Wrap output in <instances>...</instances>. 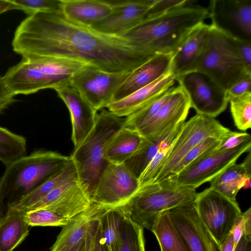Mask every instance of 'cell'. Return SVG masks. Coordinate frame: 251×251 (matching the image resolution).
I'll return each mask as SVG.
<instances>
[{"label":"cell","mask_w":251,"mask_h":251,"mask_svg":"<svg viewBox=\"0 0 251 251\" xmlns=\"http://www.w3.org/2000/svg\"><path fill=\"white\" fill-rule=\"evenodd\" d=\"M12 46L22 57H65L110 72H131L155 55L141 50L124 36L73 23L61 12L28 15L16 28Z\"/></svg>","instance_id":"cell-1"},{"label":"cell","mask_w":251,"mask_h":251,"mask_svg":"<svg viewBox=\"0 0 251 251\" xmlns=\"http://www.w3.org/2000/svg\"><path fill=\"white\" fill-rule=\"evenodd\" d=\"M207 18V8L190 3L148 17L122 36L147 53L172 54Z\"/></svg>","instance_id":"cell-2"},{"label":"cell","mask_w":251,"mask_h":251,"mask_svg":"<svg viewBox=\"0 0 251 251\" xmlns=\"http://www.w3.org/2000/svg\"><path fill=\"white\" fill-rule=\"evenodd\" d=\"M70 158L56 151L36 150L5 166L0 177V219Z\"/></svg>","instance_id":"cell-3"},{"label":"cell","mask_w":251,"mask_h":251,"mask_svg":"<svg viewBox=\"0 0 251 251\" xmlns=\"http://www.w3.org/2000/svg\"><path fill=\"white\" fill-rule=\"evenodd\" d=\"M87 63L55 56L22 57L2 77L14 95H29L47 88L54 90L68 85L74 75Z\"/></svg>","instance_id":"cell-4"},{"label":"cell","mask_w":251,"mask_h":251,"mask_svg":"<svg viewBox=\"0 0 251 251\" xmlns=\"http://www.w3.org/2000/svg\"><path fill=\"white\" fill-rule=\"evenodd\" d=\"M197 194L195 188L166 179L139 187L122 206L133 222L151 231L162 213L193 204Z\"/></svg>","instance_id":"cell-5"},{"label":"cell","mask_w":251,"mask_h":251,"mask_svg":"<svg viewBox=\"0 0 251 251\" xmlns=\"http://www.w3.org/2000/svg\"><path fill=\"white\" fill-rule=\"evenodd\" d=\"M124 126V119L108 110L98 113L93 128L71 155L77 169L79 180L90 195L109 162L105 154L115 135Z\"/></svg>","instance_id":"cell-6"},{"label":"cell","mask_w":251,"mask_h":251,"mask_svg":"<svg viewBox=\"0 0 251 251\" xmlns=\"http://www.w3.org/2000/svg\"><path fill=\"white\" fill-rule=\"evenodd\" d=\"M194 70L206 74L226 91L251 75L239 57L234 39L211 25L206 48Z\"/></svg>","instance_id":"cell-7"},{"label":"cell","mask_w":251,"mask_h":251,"mask_svg":"<svg viewBox=\"0 0 251 251\" xmlns=\"http://www.w3.org/2000/svg\"><path fill=\"white\" fill-rule=\"evenodd\" d=\"M193 203L199 218L219 249L241 217L238 204L210 187L197 193Z\"/></svg>","instance_id":"cell-8"},{"label":"cell","mask_w":251,"mask_h":251,"mask_svg":"<svg viewBox=\"0 0 251 251\" xmlns=\"http://www.w3.org/2000/svg\"><path fill=\"white\" fill-rule=\"evenodd\" d=\"M229 130L214 118L199 114L184 122L153 182L160 181L170 176L181 158L204 139L210 137L220 139Z\"/></svg>","instance_id":"cell-9"},{"label":"cell","mask_w":251,"mask_h":251,"mask_svg":"<svg viewBox=\"0 0 251 251\" xmlns=\"http://www.w3.org/2000/svg\"><path fill=\"white\" fill-rule=\"evenodd\" d=\"M131 72H107L87 64L74 75L70 85L98 111L112 102L116 91Z\"/></svg>","instance_id":"cell-10"},{"label":"cell","mask_w":251,"mask_h":251,"mask_svg":"<svg viewBox=\"0 0 251 251\" xmlns=\"http://www.w3.org/2000/svg\"><path fill=\"white\" fill-rule=\"evenodd\" d=\"M197 114L215 118L228 103L226 91L206 74L194 70L176 77Z\"/></svg>","instance_id":"cell-11"},{"label":"cell","mask_w":251,"mask_h":251,"mask_svg":"<svg viewBox=\"0 0 251 251\" xmlns=\"http://www.w3.org/2000/svg\"><path fill=\"white\" fill-rule=\"evenodd\" d=\"M251 141L233 149L217 151L212 150L193 162L178 174L167 179L177 184L196 189L206 182H210L244 153L250 151Z\"/></svg>","instance_id":"cell-12"},{"label":"cell","mask_w":251,"mask_h":251,"mask_svg":"<svg viewBox=\"0 0 251 251\" xmlns=\"http://www.w3.org/2000/svg\"><path fill=\"white\" fill-rule=\"evenodd\" d=\"M139 187L138 178L124 163H109L100 176L90 197L93 203L107 207L121 206Z\"/></svg>","instance_id":"cell-13"},{"label":"cell","mask_w":251,"mask_h":251,"mask_svg":"<svg viewBox=\"0 0 251 251\" xmlns=\"http://www.w3.org/2000/svg\"><path fill=\"white\" fill-rule=\"evenodd\" d=\"M208 11L212 26L235 39L251 41V0H212Z\"/></svg>","instance_id":"cell-14"},{"label":"cell","mask_w":251,"mask_h":251,"mask_svg":"<svg viewBox=\"0 0 251 251\" xmlns=\"http://www.w3.org/2000/svg\"><path fill=\"white\" fill-rule=\"evenodd\" d=\"M110 14L90 27L103 33L122 36L147 17L153 0H108Z\"/></svg>","instance_id":"cell-15"},{"label":"cell","mask_w":251,"mask_h":251,"mask_svg":"<svg viewBox=\"0 0 251 251\" xmlns=\"http://www.w3.org/2000/svg\"><path fill=\"white\" fill-rule=\"evenodd\" d=\"M172 223L189 251H219L194 203L169 211Z\"/></svg>","instance_id":"cell-16"},{"label":"cell","mask_w":251,"mask_h":251,"mask_svg":"<svg viewBox=\"0 0 251 251\" xmlns=\"http://www.w3.org/2000/svg\"><path fill=\"white\" fill-rule=\"evenodd\" d=\"M71 115L72 139L75 148L80 145L95 126L97 111L70 83L54 89Z\"/></svg>","instance_id":"cell-17"},{"label":"cell","mask_w":251,"mask_h":251,"mask_svg":"<svg viewBox=\"0 0 251 251\" xmlns=\"http://www.w3.org/2000/svg\"><path fill=\"white\" fill-rule=\"evenodd\" d=\"M210 29V25L200 24L172 54L170 71L176 77L194 70L206 48Z\"/></svg>","instance_id":"cell-18"},{"label":"cell","mask_w":251,"mask_h":251,"mask_svg":"<svg viewBox=\"0 0 251 251\" xmlns=\"http://www.w3.org/2000/svg\"><path fill=\"white\" fill-rule=\"evenodd\" d=\"M190 108V101L183 89L179 85L174 87L169 99L139 133L144 137L158 136L167 129L185 121Z\"/></svg>","instance_id":"cell-19"},{"label":"cell","mask_w":251,"mask_h":251,"mask_svg":"<svg viewBox=\"0 0 251 251\" xmlns=\"http://www.w3.org/2000/svg\"><path fill=\"white\" fill-rule=\"evenodd\" d=\"M171 59L172 54H157L134 69L118 88L112 102L127 97L168 73Z\"/></svg>","instance_id":"cell-20"},{"label":"cell","mask_w":251,"mask_h":251,"mask_svg":"<svg viewBox=\"0 0 251 251\" xmlns=\"http://www.w3.org/2000/svg\"><path fill=\"white\" fill-rule=\"evenodd\" d=\"M175 81V75L170 71L127 97L111 102L107 108L110 112L119 117H127L143 108L159 95L173 87Z\"/></svg>","instance_id":"cell-21"},{"label":"cell","mask_w":251,"mask_h":251,"mask_svg":"<svg viewBox=\"0 0 251 251\" xmlns=\"http://www.w3.org/2000/svg\"><path fill=\"white\" fill-rule=\"evenodd\" d=\"M106 208L92 203L88 209L70 219L63 226L50 251H66L80 242L87 235L92 222Z\"/></svg>","instance_id":"cell-22"},{"label":"cell","mask_w":251,"mask_h":251,"mask_svg":"<svg viewBox=\"0 0 251 251\" xmlns=\"http://www.w3.org/2000/svg\"><path fill=\"white\" fill-rule=\"evenodd\" d=\"M251 156L250 152L244 162L231 164L210 182V188L228 199L236 201L239 191L251 188Z\"/></svg>","instance_id":"cell-23"},{"label":"cell","mask_w":251,"mask_h":251,"mask_svg":"<svg viewBox=\"0 0 251 251\" xmlns=\"http://www.w3.org/2000/svg\"><path fill=\"white\" fill-rule=\"evenodd\" d=\"M61 12L69 21L90 27L101 21L111 12L108 0H61Z\"/></svg>","instance_id":"cell-24"},{"label":"cell","mask_w":251,"mask_h":251,"mask_svg":"<svg viewBox=\"0 0 251 251\" xmlns=\"http://www.w3.org/2000/svg\"><path fill=\"white\" fill-rule=\"evenodd\" d=\"M77 179H79L77 169L71 157L70 160L60 170L12 207L25 212L31 206L53 190Z\"/></svg>","instance_id":"cell-25"},{"label":"cell","mask_w":251,"mask_h":251,"mask_svg":"<svg viewBox=\"0 0 251 251\" xmlns=\"http://www.w3.org/2000/svg\"><path fill=\"white\" fill-rule=\"evenodd\" d=\"M25 212L10 207L0 219V251H13L29 234V226L24 219Z\"/></svg>","instance_id":"cell-26"},{"label":"cell","mask_w":251,"mask_h":251,"mask_svg":"<svg viewBox=\"0 0 251 251\" xmlns=\"http://www.w3.org/2000/svg\"><path fill=\"white\" fill-rule=\"evenodd\" d=\"M176 125L167 129L158 136H142L137 150L124 163L137 178H138Z\"/></svg>","instance_id":"cell-27"},{"label":"cell","mask_w":251,"mask_h":251,"mask_svg":"<svg viewBox=\"0 0 251 251\" xmlns=\"http://www.w3.org/2000/svg\"><path fill=\"white\" fill-rule=\"evenodd\" d=\"M142 136L136 130L124 126L113 137L107 149L105 157L109 163L122 164L137 150Z\"/></svg>","instance_id":"cell-28"},{"label":"cell","mask_w":251,"mask_h":251,"mask_svg":"<svg viewBox=\"0 0 251 251\" xmlns=\"http://www.w3.org/2000/svg\"><path fill=\"white\" fill-rule=\"evenodd\" d=\"M126 214L122 206L107 207L100 214L102 237L109 251H116Z\"/></svg>","instance_id":"cell-29"},{"label":"cell","mask_w":251,"mask_h":251,"mask_svg":"<svg viewBox=\"0 0 251 251\" xmlns=\"http://www.w3.org/2000/svg\"><path fill=\"white\" fill-rule=\"evenodd\" d=\"M151 231L156 237L161 251H189L175 229L169 211L158 217Z\"/></svg>","instance_id":"cell-30"},{"label":"cell","mask_w":251,"mask_h":251,"mask_svg":"<svg viewBox=\"0 0 251 251\" xmlns=\"http://www.w3.org/2000/svg\"><path fill=\"white\" fill-rule=\"evenodd\" d=\"M184 123V121L180 122L175 126L140 175L138 178L139 187L154 181L164 164L171 147L178 135Z\"/></svg>","instance_id":"cell-31"},{"label":"cell","mask_w":251,"mask_h":251,"mask_svg":"<svg viewBox=\"0 0 251 251\" xmlns=\"http://www.w3.org/2000/svg\"><path fill=\"white\" fill-rule=\"evenodd\" d=\"M26 154V138L0 126V161L6 166Z\"/></svg>","instance_id":"cell-32"},{"label":"cell","mask_w":251,"mask_h":251,"mask_svg":"<svg viewBox=\"0 0 251 251\" xmlns=\"http://www.w3.org/2000/svg\"><path fill=\"white\" fill-rule=\"evenodd\" d=\"M172 87L163 92L143 108L124 119V126L137 131L144 129L170 97Z\"/></svg>","instance_id":"cell-33"},{"label":"cell","mask_w":251,"mask_h":251,"mask_svg":"<svg viewBox=\"0 0 251 251\" xmlns=\"http://www.w3.org/2000/svg\"><path fill=\"white\" fill-rule=\"evenodd\" d=\"M143 229L126 215L116 251H146Z\"/></svg>","instance_id":"cell-34"},{"label":"cell","mask_w":251,"mask_h":251,"mask_svg":"<svg viewBox=\"0 0 251 251\" xmlns=\"http://www.w3.org/2000/svg\"><path fill=\"white\" fill-rule=\"evenodd\" d=\"M233 121L237 128L246 131L251 127V92L230 97L228 100Z\"/></svg>","instance_id":"cell-35"},{"label":"cell","mask_w":251,"mask_h":251,"mask_svg":"<svg viewBox=\"0 0 251 251\" xmlns=\"http://www.w3.org/2000/svg\"><path fill=\"white\" fill-rule=\"evenodd\" d=\"M220 142V139L215 137H210L204 139L181 158L174 169L171 176L178 174L207 152L217 148Z\"/></svg>","instance_id":"cell-36"},{"label":"cell","mask_w":251,"mask_h":251,"mask_svg":"<svg viewBox=\"0 0 251 251\" xmlns=\"http://www.w3.org/2000/svg\"><path fill=\"white\" fill-rule=\"evenodd\" d=\"M24 219L29 226H63L69 220L46 209L29 210L25 213Z\"/></svg>","instance_id":"cell-37"},{"label":"cell","mask_w":251,"mask_h":251,"mask_svg":"<svg viewBox=\"0 0 251 251\" xmlns=\"http://www.w3.org/2000/svg\"><path fill=\"white\" fill-rule=\"evenodd\" d=\"M17 10L28 15L40 12H61V0H11Z\"/></svg>","instance_id":"cell-38"},{"label":"cell","mask_w":251,"mask_h":251,"mask_svg":"<svg viewBox=\"0 0 251 251\" xmlns=\"http://www.w3.org/2000/svg\"><path fill=\"white\" fill-rule=\"evenodd\" d=\"M80 183L79 179L75 180L53 190L41 200L31 206L26 211L43 209L49 206L64 194L72 191Z\"/></svg>","instance_id":"cell-39"},{"label":"cell","mask_w":251,"mask_h":251,"mask_svg":"<svg viewBox=\"0 0 251 251\" xmlns=\"http://www.w3.org/2000/svg\"><path fill=\"white\" fill-rule=\"evenodd\" d=\"M219 146L215 149L222 151L235 148L243 143L251 141V135L246 132H238L229 130L220 139Z\"/></svg>","instance_id":"cell-40"},{"label":"cell","mask_w":251,"mask_h":251,"mask_svg":"<svg viewBox=\"0 0 251 251\" xmlns=\"http://www.w3.org/2000/svg\"><path fill=\"white\" fill-rule=\"evenodd\" d=\"M99 216L92 222L87 235L66 251H93L97 231L100 225Z\"/></svg>","instance_id":"cell-41"},{"label":"cell","mask_w":251,"mask_h":251,"mask_svg":"<svg viewBox=\"0 0 251 251\" xmlns=\"http://www.w3.org/2000/svg\"><path fill=\"white\" fill-rule=\"evenodd\" d=\"M193 3L190 0H153L146 18Z\"/></svg>","instance_id":"cell-42"},{"label":"cell","mask_w":251,"mask_h":251,"mask_svg":"<svg viewBox=\"0 0 251 251\" xmlns=\"http://www.w3.org/2000/svg\"><path fill=\"white\" fill-rule=\"evenodd\" d=\"M238 53L247 71L251 73V41L235 39Z\"/></svg>","instance_id":"cell-43"},{"label":"cell","mask_w":251,"mask_h":251,"mask_svg":"<svg viewBox=\"0 0 251 251\" xmlns=\"http://www.w3.org/2000/svg\"><path fill=\"white\" fill-rule=\"evenodd\" d=\"M251 75H249L226 91L227 100L230 97L238 96L251 92Z\"/></svg>","instance_id":"cell-44"},{"label":"cell","mask_w":251,"mask_h":251,"mask_svg":"<svg viewBox=\"0 0 251 251\" xmlns=\"http://www.w3.org/2000/svg\"><path fill=\"white\" fill-rule=\"evenodd\" d=\"M15 101V96L9 91L0 76V114Z\"/></svg>","instance_id":"cell-45"},{"label":"cell","mask_w":251,"mask_h":251,"mask_svg":"<svg viewBox=\"0 0 251 251\" xmlns=\"http://www.w3.org/2000/svg\"><path fill=\"white\" fill-rule=\"evenodd\" d=\"M244 236L249 241H251V207L242 213Z\"/></svg>","instance_id":"cell-46"},{"label":"cell","mask_w":251,"mask_h":251,"mask_svg":"<svg viewBox=\"0 0 251 251\" xmlns=\"http://www.w3.org/2000/svg\"><path fill=\"white\" fill-rule=\"evenodd\" d=\"M230 233L233 236L235 250L241 238L244 235L243 222L241 217L235 223L230 231Z\"/></svg>","instance_id":"cell-47"},{"label":"cell","mask_w":251,"mask_h":251,"mask_svg":"<svg viewBox=\"0 0 251 251\" xmlns=\"http://www.w3.org/2000/svg\"><path fill=\"white\" fill-rule=\"evenodd\" d=\"M93 251H109L101 236L100 221L96 235Z\"/></svg>","instance_id":"cell-48"},{"label":"cell","mask_w":251,"mask_h":251,"mask_svg":"<svg viewBox=\"0 0 251 251\" xmlns=\"http://www.w3.org/2000/svg\"><path fill=\"white\" fill-rule=\"evenodd\" d=\"M234 245L232 235L230 232L219 248V251H234Z\"/></svg>","instance_id":"cell-49"},{"label":"cell","mask_w":251,"mask_h":251,"mask_svg":"<svg viewBox=\"0 0 251 251\" xmlns=\"http://www.w3.org/2000/svg\"><path fill=\"white\" fill-rule=\"evenodd\" d=\"M15 9L17 7L11 0H0V14Z\"/></svg>","instance_id":"cell-50"}]
</instances>
